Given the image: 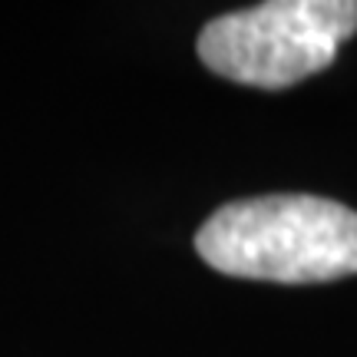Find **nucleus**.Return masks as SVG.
<instances>
[{
    "label": "nucleus",
    "mask_w": 357,
    "mask_h": 357,
    "mask_svg": "<svg viewBox=\"0 0 357 357\" xmlns=\"http://www.w3.org/2000/svg\"><path fill=\"white\" fill-rule=\"evenodd\" d=\"M195 248L222 275L318 284L357 275V212L321 195H258L208 215Z\"/></svg>",
    "instance_id": "f257e3e1"
},
{
    "label": "nucleus",
    "mask_w": 357,
    "mask_h": 357,
    "mask_svg": "<svg viewBox=\"0 0 357 357\" xmlns=\"http://www.w3.org/2000/svg\"><path fill=\"white\" fill-rule=\"evenodd\" d=\"M354 33L357 0H268L205 24L195 50L231 83L284 89L331 66Z\"/></svg>",
    "instance_id": "f03ea898"
}]
</instances>
